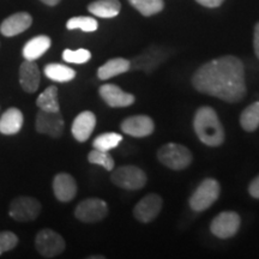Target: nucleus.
<instances>
[{"label": "nucleus", "mask_w": 259, "mask_h": 259, "mask_svg": "<svg viewBox=\"0 0 259 259\" xmlns=\"http://www.w3.org/2000/svg\"><path fill=\"white\" fill-rule=\"evenodd\" d=\"M162 209V198L158 194L150 193L142 198L135 206L134 213L138 221L148 223L157 218Z\"/></svg>", "instance_id": "9b49d317"}, {"label": "nucleus", "mask_w": 259, "mask_h": 259, "mask_svg": "<svg viewBox=\"0 0 259 259\" xmlns=\"http://www.w3.org/2000/svg\"><path fill=\"white\" fill-rule=\"evenodd\" d=\"M53 191L60 202H70L77 194V184L73 177L67 173H60L53 180Z\"/></svg>", "instance_id": "f3484780"}, {"label": "nucleus", "mask_w": 259, "mask_h": 259, "mask_svg": "<svg viewBox=\"0 0 259 259\" xmlns=\"http://www.w3.org/2000/svg\"><path fill=\"white\" fill-rule=\"evenodd\" d=\"M66 28L69 30L79 29L84 32L96 31L99 28V23L95 18L87 17V16H79V17H72L66 22Z\"/></svg>", "instance_id": "bb28decb"}, {"label": "nucleus", "mask_w": 259, "mask_h": 259, "mask_svg": "<svg viewBox=\"0 0 259 259\" xmlns=\"http://www.w3.org/2000/svg\"><path fill=\"white\" fill-rule=\"evenodd\" d=\"M121 130L126 135L132 137H147L151 135L155 130L153 119L147 115H135L130 116L121 122Z\"/></svg>", "instance_id": "f8f14e48"}, {"label": "nucleus", "mask_w": 259, "mask_h": 259, "mask_svg": "<svg viewBox=\"0 0 259 259\" xmlns=\"http://www.w3.org/2000/svg\"><path fill=\"white\" fill-rule=\"evenodd\" d=\"M36 105L42 111L46 112H59L60 106L58 101V88L54 85L48 87L45 92L40 94L37 97Z\"/></svg>", "instance_id": "5701e85b"}, {"label": "nucleus", "mask_w": 259, "mask_h": 259, "mask_svg": "<svg viewBox=\"0 0 259 259\" xmlns=\"http://www.w3.org/2000/svg\"><path fill=\"white\" fill-rule=\"evenodd\" d=\"M96 126V116L93 112L84 111L76 116L72 124V135L78 142H85L92 136Z\"/></svg>", "instance_id": "dca6fc26"}, {"label": "nucleus", "mask_w": 259, "mask_h": 259, "mask_svg": "<svg viewBox=\"0 0 259 259\" xmlns=\"http://www.w3.org/2000/svg\"><path fill=\"white\" fill-rule=\"evenodd\" d=\"M41 2L48 6H56L59 4L60 0H41Z\"/></svg>", "instance_id": "72a5a7b5"}, {"label": "nucleus", "mask_w": 259, "mask_h": 259, "mask_svg": "<svg viewBox=\"0 0 259 259\" xmlns=\"http://www.w3.org/2000/svg\"><path fill=\"white\" fill-rule=\"evenodd\" d=\"M41 203L32 197L19 196L12 200L9 208V215L17 222H31L41 212Z\"/></svg>", "instance_id": "39448f33"}, {"label": "nucleus", "mask_w": 259, "mask_h": 259, "mask_svg": "<svg viewBox=\"0 0 259 259\" xmlns=\"http://www.w3.org/2000/svg\"><path fill=\"white\" fill-rule=\"evenodd\" d=\"M88 161L90 163L102 166L106 170H113V168H114V160H113V157L108 154V151L99 150V149L95 148L89 153Z\"/></svg>", "instance_id": "cd10ccee"}, {"label": "nucleus", "mask_w": 259, "mask_h": 259, "mask_svg": "<svg viewBox=\"0 0 259 259\" xmlns=\"http://www.w3.org/2000/svg\"><path fill=\"white\" fill-rule=\"evenodd\" d=\"M131 69V61L124 59V58H114V59L108 60L107 63L99 67L97 70V76L100 79L106 80L112 78V77L118 76Z\"/></svg>", "instance_id": "aec40b11"}, {"label": "nucleus", "mask_w": 259, "mask_h": 259, "mask_svg": "<svg viewBox=\"0 0 259 259\" xmlns=\"http://www.w3.org/2000/svg\"><path fill=\"white\" fill-rule=\"evenodd\" d=\"M64 118L59 112H46L40 109L36 115V131L52 138H59L64 132Z\"/></svg>", "instance_id": "9d476101"}, {"label": "nucleus", "mask_w": 259, "mask_h": 259, "mask_svg": "<svg viewBox=\"0 0 259 259\" xmlns=\"http://www.w3.org/2000/svg\"><path fill=\"white\" fill-rule=\"evenodd\" d=\"M240 216L234 211H223L212 220L210 231L220 239H228L236 234L240 228Z\"/></svg>", "instance_id": "1a4fd4ad"}, {"label": "nucleus", "mask_w": 259, "mask_h": 259, "mask_svg": "<svg viewBox=\"0 0 259 259\" xmlns=\"http://www.w3.org/2000/svg\"><path fill=\"white\" fill-rule=\"evenodd\" d=\"M40 70L36 63L25 60L19 67V83L27 93H35L40 87Z\"/></svg>", "instance_id": "2eb2a0df"}, {"label": "nucleus", "mask_w": 259, "mask_h": 259, "mask_svg": "<svg viewBox=\"0 0 259 259\" xmlns=\"http://www.w3.org/2000/svg\"><path fill=\"white\" fill-rule=\"evenodd\" d=\"M220 196V184L215 179H205L199 184L190 199L194 211H204L216 202Z\"/></svg>", "instance_id": "20e7f679"}, {"label": "nucleus", "mask_w": 259, "mask_h": 259, "mask_svg": "<svg viewBox=\"0 0 259 259\" xmlns=\"http://www.w3.org/2000/svg\"><path fill=\"white\" fill-rule=\"evenodd\" d=\"M253 48L254 53L259 59V22L254 27V35H253Z\"/></svg>", "instance_id": "473e14b6"}, {"label": "nucleus", "mask_w": 259, "mask_h": 259, "mask_svg": "<svg viewBox=\"0 0 259 259\" xmlns=\"http://www.w3.org/2000/svg\"><path fill=\"white\" fill-rule=\"evenodd\" d=\"M107 213H108V205L105 200L100 198L84 199L74 210V216L79 221L85 223L101 221L106 218Z\"/></svg>", "instance_id": "6e6552de"}, {"label": "nucleus", "mask_w": 259, "mask_h": 259, "mask_svg": "<svg viewBox=\"0 0 259 259\" xmlns=\"http://www.w3.org/2000/svg\"><path fill=\"white\" fill-rule=\"evenodd\" d=\"M18 238L15 233L5 231L0 233V255L5 252H9L17 246Z\"/></svg>", "instance_id": "c756f323"}, {"label": "nucleus", "mask_w": 259, "mask_h": 259, "mask_svg": "<svg viewBox=\"0 0 259 259\" xmlns=\"http://www.w3.org/2000/svg\"><path fill=\"white\" fill-rule=\"evenodd\" d=\"M90 259H105L103 255H92V257H89Z\"/></svg>", "instance_id": "f704fd0d"}, {"label": "nucleus", "mask_w": 259, "mask_h": 259, "mask_svg": "<svg viewBox=\"0 0 259 259\" xmlns=\"http://www.w3.org/2000/svg\"><path fill=\"white\" fill-rule=\"evenodd\" d=\"M23 126V114L18 108H9L0 118V134L10 136L21 131Z\"/></svg>", "instance_id": "6ab92c4d"}, {"label": "nucleus", "mask_w": 259, "mask_h": 259, "mask_svg": "<svg viewBox=\"0 0 259 259\" xmlns=\"http://www.w3.org/2000/svg\"><path fill=\"white\" fill-rule=\"evenodd\" d=\"M32 17L28 12H16V14L9 16L0 24V32L5 37H12L16 35L22 34L27 29L31 27Z\"/></svg>", "instance_id": "4468645a"}, {"label": "nucleus", "mask_w": 259, "mask_h": 259, "mask_svg": "<svg viewBox=\"0 0 259 259\" xmlns=\"http://www.w3.org/2000/svg\"><path fill=\"white\" fill-rule=\"evenodd\" d=\"M130 4L145 17L156 15L163 10V0H128Z\"/></svg>", "instance_id": "393cba45"}, {"label": "nucleus", "mask_w": 259, "mask_h": 259, "mask_svg": "<svg viewBox=\"0 0 259 259\" xmlns=\"http://www.w3.org/2000/svg\"><path fill=\"white\" fill-rule=\"evenodd\" d=\"M193 127L200 142L209 147H219L225 141V131L211 107H202L194 115Z\"/></svg>", "instance_id": "f03ea898"}, {"label": "nucleus", "mask_w": 259, "mask_h": 259, "mask_svg": "<svg viewBox=\"0 0 259 259\" xmlns=\"http://www.w3.org/2000/svg\"><path fill=\"white\" fill-rule=\"evenodd\" d=\"M121 141V135L115 134V132H107V134L100 135L99 137L95 138V141L93 142V147L95 149H99V150L109 151L118 147Z\"/></svg>", "instance_id": "a878e982"}, {"label": "nucleus", "mask_w": 259, "mask_h": 259, "mask_svg": "<svg viewBox=\"0 0 259 259\" xmlns=\"http://www.w3.org/2000/svg\"><path fill=\"white\" fill-rule=\"evenodd\" d=\"M90 58H92V53L88 50H84V48H79L77 51L65 50L63 52V59L66 63L84 64L89 61Z\"/></svg>", "instance_id": "c85d7f7f"}, {"label": "nucleus", "mask_w": 259, "mask_h": 259, "mask_svg": "<svg viewBox=\"0 0 259 259\" xmlns=\"http://www.w3.org/2000/svg\"><path fill=\"white\" fill-rule=\"evenodd\" d=\"M240 124L247 132H253L259 127V101L252 103L242 111Z\"/></svg>", "instance_id": "b1692460"}, {"label": "nucleus", "mask_w": 259, "mask_h": 259, "mask_svg": "<svg viewBox=\"0 0 259 259\" xmlns=\"http://www.w3.org/2000/svg\"><path fill=\"white\" fill-rule=\"evenodd\" d=\"M99 93L103 101L113 108L128 107L135 102V96L132 94L124 92L115 84H103Z\"/></svg>", "instance_id": "ddd939ff"}, {"label": "nucleus", "mask_w": 259, "mask_h": 259, "mask_svg": "<svg viewBox=\"0 0 259 259\" xmlns=\"http://www.w3.org/2000/svg\"><path fill=\"white\" fill-rule=\"evenodd\" d=\"M113 184L125 190H139L147 184V176L141 168L121 166L112 171Z\"/></svg>", "instance_id": "423d86ee"}, {"label": "nucleus", "mask_w": 259, "mask_h": 259, "mask_svg": "<svg viewBox=\"0 0 259 259\" xmlns=\"http://www.w3.org/2000/svg\"><path fill=\"white\" fill-rule=\"evenodd\" d=\"M248 192L253 198L259 199V176L248 186Z\"/></svg>", "instance_id": "7c9ffc66"}, {"label": "nucleus", "mask_w": 259, "mask_h": 259, "mask_svg": "<svg viewBox=\"0 0 259 259\" xmlns=\"http://www.w3.org/2000/svg\"><path fill=\"white\" fill-rule=\"evenodd\" d=\"M44 72L46 74L47 78L59 83L70 82V80H72L76 77V71L73 69L66 66V65L56 63L46 65Z\"/></svg>", "instance_id": "4be33fe9"}, {"label": "nucleus", "mask_w": 259, "mask_h": 259, "mask_svg": "<svg viewBox=\"0 0 259 259\" xmlns=\"http://www.w3.org/2000/svg\"><path fill=\"white\" fill-rule=\"evenodd\" d=\"M35 247L42 257L54 258L65 250V241L63 236L52 229H42L37 233L35 239Z\"/></svg>", "instance_id": "0eeeda50"}, {"label": "nucleus", "mask_w": 259, "mask_h": 259, "mask_svg": "<svg viewBox=\"0 0 259 259\" xmlns=\"http://www.w3.org/2000/svg\"><path fill=\"white\" fill-rule=\"evenodd\" d=\"M196 2L202 6H205V8L213 9V8H219L220 5H222V3L225 2V0H196Z\"/></svg>", "instance_id": "2f4dec72"}, {"label": "nucleus", "mask_w": 259, "mask_h": 259, "mask_svg": "<svg viewBox=\"0 0 259 259\" xmlns=\"http://www.w3.org/2000/svg\"><path fill=\"white\" fill-rule=\"evenodd\" d=\"M52 40L47 35H38L29 40L23 47V57L25 60L35 61L44 56L51 48Z\"/></svg>", "instance_id": "a211bd4d"}, {"label": "nucleus", "mask_w": 259, "mask_h": 259, "mask_svg": "<svg viewBox=\"0 0 259 259\" xmlns=\"http://www.w3.org/2000/svg\"><path fill=\"white\" fill-rule=\"evenodd\" d=\"M157 158L162 164L174 170L189 167L192 162V154L186 147L177 143H168L157 151Z\"/></svg>", "instance_id": "7ed1b4c3"}, {"label": "nucleus", "mask_w": 259, "mask_h": 259, "mask_svg": "<svg viewBox=\"0 0 259 259\" xmlns=\"http://www.w3.org/2000/svg\"><path fill=\"white\" fill-rule=\"evenodd\" d=\"M192 84L205 95L226 102H239L246 95L244 64L234 56L213 59L194 72Z\"/></svg>", "instance_id": "f257e3e1"}, {"label": "nucleus", "mask_w": 259, "mask_h": 259, "mask_svg": "<svg viewBox=\"0 0 259 259\" xmlns=\"http://www.w3.org/2000/svg\"><path fill=\"white\" fill-rule=\"evenodd\" d=\"M121 4L119 0H95L88 6L90 14L101 18H113L119 15Z\"/></svg>", "instance_id": "412c9836"}]
</instances>
